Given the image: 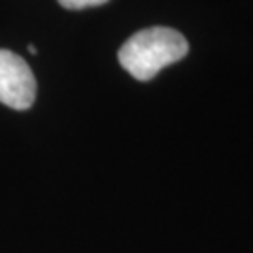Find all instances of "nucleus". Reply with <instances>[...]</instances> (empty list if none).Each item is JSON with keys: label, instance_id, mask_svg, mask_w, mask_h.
<instances>
[{"label": "nucleus", "instance_id": "nucleus-1", "mask_svg": "<svg viewBox=\"0 0 253 253\" xmlns=\"http://www.w3.org/2000/svg\"><path fill=\"white\" fill-rule=\"evenodd\" d=\"M188 51V40L178 30L150 27L124 42L118 51V62L137 81H150L169 64L182 60Z\"/></svg>", "mask_w": 253, "mask_h": 253}, {"label": "nucleus", "instance_id": "nucleus-3", "mask_svg": "<svg viewBox=\"0 0 253 253\" xmlns=\"http://www.w3.org/2000/svg\"><path fill=\"white\" fill-rule=\"evenodd\" d=\"M62 8L66 9H84V8H96L101 4H107L109 0H56Z\"/></svg>", "mask_w": 253, "mask_h": 253}, {"label": "nucleus", "instance_id": "nucleus-4", "mask_svg": "<svg viewBox=\"0 0 253 253\" xmlns=\"http://www.w3.org/2000/svg\"><path fill=\"white\" fill-rule=\"evenodd\" d=\"M28 51H30L32 54H36V53H38V49H36L34 45H28Z\"/></svg>", "mask_w": 253, "mask_h": 253}, {"label": "nucleus", "instance_id": "nucleus-2", "mask_svg": "<svg viewBox=\"0 0 253 253\" xmlns=\"http://www.w3.org/2000/svg\"><path fill=\"white\" fill-rule=\"evenodd\" d=\"M36 100L34 73L19 54L0 49V103L25 111Z\"/></svg>", "mask_w": 253, "mask_h": 253}]
</instances>
